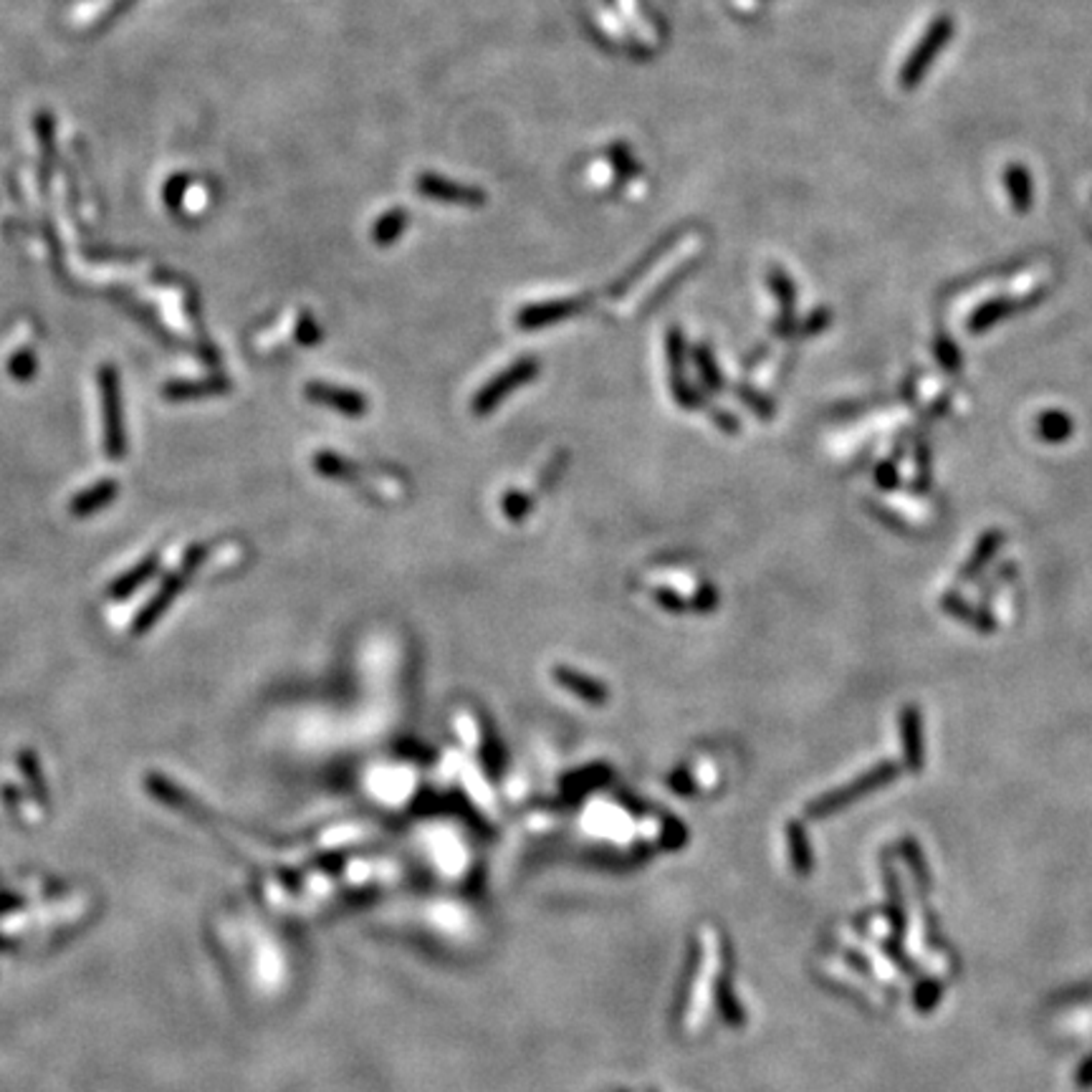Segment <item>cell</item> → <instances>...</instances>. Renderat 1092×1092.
Here are the masks:
<instances>
[{
    "label": "cell",
    "mask_w": 1092,
    "mask_h": 1092,
    "mask_svg": "<svg viewBox=\"0 0 1092 1092\" xmlns=\"http://www.w3.org/2000/svg\"><path fill=\"white\" fill-rule=\"evenodd\" d=\"M893 776H895L893 764H883L881 769H875V772L865 774L860 781H857V784H852V787H845L843 792H837V794H832V797L822 799V802H819V807H822L824 811H830V807L845 805L847 799H855V797H860V794L870 792L873 787H881V784H885V781L893 779Z\"/></svg>",
    "instance_id": "cell-10"
},
{
    "label": "cell",
    "mask_w": 1092,
    "mask_h": 1092,
    "mask_svg": "<svg viewBox=\"0 0 1092 1092\" xmlns=\"http://www.w3.org/2000/svg\"><path fill=\"white\" fill-rule=\"evenodd\" d=\"M155 569H157V556H147L144 562H139L137 567L130 569L127 575H122L119 580H114L109 594H112V597H127V594H132L134 589L142 587L144 582L155 575Z\"/></svg>",
    "instance_id": "cell-14"
},
{
    "label": "cell",
    "mask_w": 1092,
    "mask_h": 1092,
    "mask_svg": "<svg viewBox=\"0 0 1092 1092\" xmlns=\"http://www.w3.org/2000/svg\"><path fill=\"white\" fill-rule=\"evenodd\" d=\"M526 511H529V499H524V496L511 494L504 499V513L506 516H511L513 521H518Z\"/></svg>",
    "instance_id": "cell-24"
},
{
    "label": "cell",
    "mask_w": 1092,
    "mask_h": 1092,
    "mask_svg": "<svg viewBox=\"0 0 1092 1092\" xmlns=\"http://www.w3.org/2000/svg\"><path fill=\"white\" fill-rule=\"evenodd\" d=\"M537 372H539V362L534 359V357H524V359L513 362L511 367L504 369L501 375H496L494 380L488 382L486 388L481 390V393L475 395L473 412L475 415H488V412H494L496 407L501 405V399L508 397V395L516 393L521 385L534 380Z\"/></svg>",
    "instance_id": "cell-2"
},
{
    "label": "cell",
    "mask_w": 1092,
    "mask_h": 1092,
    "mask_svg": "<svg viewBox=\"0 0 1092 1092\" xmlns=\"http://www.w3.org/2000/svg\"><path fill=\"white\" fill-rule=\"evenodd\" d=\"M1017 312V301L1014 299H992L987 301V304H981L979 309H976L974 314H971V319H968V331H974V334H979V331L989 329V326H994L998 321V319L1009 317V314Z\"/></svg>",
    "instance_id": "cell-13"
},
{
    "label": "cell",
    "mask_w": 1092,
    "mask_h": 1092,
    "mask_svg": "<svg viewBox=\"0 0 1092 1092\" xmlns=\"http://www.w3.org/2000/svg\"><path fill=\"white\" fill-rule=\"evenodd\" d=\"M306 397L317 402V405L331 407V410L342 412V415H350V418H359V415L367 412V397H362L355 390L331 388V385H324V382L306 385Z\"/></svg>",
    "instance_id": "cell-5"
},
{
    "label": "cell",
    "mask_w": 1092,
    "mask_h": 1092,
    "mask_svg": "<svg viewBox=\"0 0 1092 1092\" xmlns=\"http://www.w3.org/2000/svg\"><path fill=\"white\" fill-rule=\"evenodd\" d=\"M698 367H700V375H703V380L708 382V388L711 390H718L721 388V377H718V369L716 364H713V357L711 352L705 355V350H698Z\"/></svg>",
    "instance_id": "cell-23"
},
{
    "label": "cell",
    "mask_w": 1092,
    "mask_h": 1092,
    "mask_svg": "<svg viewBox=\"0 0 1092 1092\" xmlns=\"http://www.w3.org/2000/svg\"><path fill=\"white\" fill-rule=\"evenodd\" d=\"M900 726H903V746L908 764L918 772L923 764V741H921V716H918L916 705H905Z\"/></svg>",
    "instance_id": "cell-12"
},
{
    "label": "cell",
    "mask_w": 1092,
    "mask_h": 1092,
    "mask_svg": "<svg viewBox=\"0 0 1092 1092\" xmlns=\"http://www.w3.org/2000/svg\"><path fill=\"white\" fill-rule=\"evenodd\" d=\"M936 352H938V359H941L943 367L951 369V372H956V369H959V362H961V359H959V352H956V347H954V342H951V339L938 337Z\"/></svg>",
    "instance_id": "cell-22"
},
{
    "label": "cell",
    "mask_w": 1092,
    "mask_h": 1092,
    "mask_svg": "<svg viewBox=\"0 0 1092 1092\" xmlns=\"http://www.w3.org/2000/svg\"><path fill=\"white\" fill-rule=\"evenodd\" d=\"M418 190L428 198L453 203V206H481L483 203V193H478V190L463 188V185H456V182L443 180L437 175H420Z\"/></svg>",
    "instance_id": "cell-6"
},
{
    "label": "cell",
    "mask_w": 1092,
    "mask_h": 1092,
    "mask_svg": "<svg viewBox=\"0 0 1092 1092\" xmlns=\"http://www.w3.org/2000/svg\"><path fill=\"white\" fill-rule=\"evenodd\" d=\"M943 605H946V610H949V612H954L956 618H961V620H966V622L976 624L979 630H984V632L994 630V627H989V620H987V618H981V615H976V612L968 610V607L963 605L961 599L946 597V599H943Z\"/></svg>",
    "instance_id": "cell-20"
},
{
    "label": "cell",
    "mask_w": 1092,
    "mask_h": 1092,
    "mask_svg": "<svg viewBox=\"0 0 1092 1092\" xmlns=\"http://www.w3.org/2000/svg\"><path fill=\"white\" fill-rule=\"evenodd\" d=\"M228 388L225 382L210 380V382H172L165 388V397L169 399H185V397H200V395H215L223 393Z\"/></svg>",
    "instance_id": "cell-15"
},
{
    "label": "cell",
    "mask_w": 1092,
    "mask_h": 1092,
    "mask_svg": "<svg viewBox=\"0 0 1092 1092\" xmlns=\"http://www.w3.org/2000/svg\"><path fill=\"white\" fill-rule=\"evenodd\" d=\"M878 481L883 483V488H890L895 483V471L890 463H885L881 471H878Z\"/></svg>",
    "instance_id": "cell-27"
},
{
    "label": "cell",
    "mask_w": 1092,
    "mask_h": 1092,
    "mask_svg": "<svg viewBox=\"0 0 1092 1092\" xmlns=\"http://www.w3.org/2000/svg\"><path fill=\"white\" fill-rule=\"evenodd\" d=\"M954 31H956V23L951 16H938V19L928 25V31H925L923 38L918 41V46L911 51V56L905 58L903 69H900V87H903L905 92H911V89H916L918 84L923 82L925 71L933 66L938 54L946 49V44L951 41Z\"/></svg>",
    "instance_id": "cell-1"
},
{
    "label": "cell",
    "mask_w": 1092,
    "mask_h": 1092,
    "mask_svg": "<svg viewBox=\"0 0 1092 1092\" xmlns=\"http://www.w3.org/2000/svg\"><path fill=\"white\" fill-rule=\"evenodd\" d=\"M314 463H317L319 473L334 475V478H342V475H350V469H347V463H344L342 458L331 456V453H319V456L314 458Z\"/></svg>",
    "instance_id": "cell-21"
},
{
    "label": "cell",
    "mask_w": 1092,
    "mask_h": 1092,
    "mask_svg": "<svg viewBox=\"0 0 1092 1092\" xmlns=\"http://www.w3.org/2000/svg\"><path fill=\"white\" fill-rule=\"evenodd\" d=\"M1004 188L1009 193L1011 207L1017 212H1030L1032 200H1035V188H1032V175L1027 172V168L1022 165H1009L1004 169Z\"/></svg>",
    "instance_id": "cell-9"
},
{
    "label": "cell",
    "mask_w": 1092,
    "mask_h": 1092,
    "mask_svg": "<svg viewBox=\"0 0 1092 1092\" xmlns=\"http://www.w3.org/2000/svg\"><path fill=\"white\" fill-rule=\"evenodd\" d=\"M114 496H117V483L112 478H106V481L94 483V486L82 491V494H76L74 501H71V513L74 516H89V513L104 508Z\"/></svg>",
    "instance_id": "cell-11"
},
{
    "label": "cell",
    "mask_w": 1092,
    "mask_h": 1092,
    "mask_svg": "<svg viewBox=\"0 0 1092 1092\" xmlns=\"http://www.w3.org/2000/svg\"><path fill=\"white\" fill-rule=\"evenodd\" d=\"M554 681L559 683L564 691L575 694L577 698L587 700V703H592V705H602L607 698H610V691H607L602 683L594 681V678H589V675L580 673V670L567 668V665H556Z\"/></svg>",
    "instance_id": "cell-7"
},
{
    "label": "cell",
    "mask_w": 1092,
    "mask_h": 1092,
    "mask_svg": "<svg viewBox=\"0 0 1092 1092\" xmlns=\"http://www.w3.org/2000/svg\"><path fill=\"white\" fill-rule=\"evenodd\" d=\"M203 559H206V549H203V546H193V549L188 551V556H185V564L177 569L175 575H169L168 580H165L163 589H160V592H157L155 597L147 602V607L139 612V618L134 620V635H142V632H147L152 624L157 622V620L163 618V612L168 610L169 602H172V599L180 594V589L185 587L188 577L193 575L195 567H198Z\"/></svg>",
    "instance_id": "cell-3"
},
{
    "label": "cell",
    "mask_w": 1092,
    "mask_h": 1092,
    "mask_svg": "<svg viewBox=\"0 0 1092 1092\" xmlns=\"http://www.w3.org/2000/svg\"><path fill=\"white\" fill-rule=\"evenodd\" d=\"M772 288L776 291V296H779L781 301V329L787 326V319L792 321V312H794V288H792V282H789L787 276L781 274V271H772Z\"/></svg>",
    "instance_id": "cell-17"
},
{
    "label": "cell",
    "mask_w": 1092,
    "mask_h": 1092,
    "mask_svg": "<svg viewBox=\"0 0 1092 1092\" xmlns=\"http://www.w3.org/2000/svg\"><path fill=\"white\" fill-rule=\"evenodd\" d=\"M580 309H582L580 299L551 301V304L529 306V309H524V312L518 314L516 321L521 329H539V326L554 324V321H559V319L564 317H572V314H577Z\"/></svg>",
    "instance_id": "cell-8"
},
{
    "label": "cell",
    "mask_w": 1092,
    "mask_h": 1092,
    "mask_svg": "<svg viewBox=\"0 0 1092 1092\" xmlns=\"http://www.w3.org/2000/svg\"><path fill=\"white\" fill-rule=\"evenodd\" d=\"M101 397H104V420H106V456L122 458L125 456V425H122V405H119V385L117 372L112 367H104L99 372Z\"/></svg>",
    "instance_id": "cell-4"
},
{
    "label": "cell",
    "mask_w": 1092,
    "mask_h": 1092,
    "mask_svg": "<svg viewBox=\"0 0 1092 1092\" xmlns=\"http://www.w3.org/2000/svg\"><path fill=\"white\" fill-rule=\"evenodd\" d=\"M658 602H660V605H665V610H686L681 599L675 597L673 592H660V594H658Z\"/></svg>",
    "instance_id": "cell-26"
},
{
    "label": "cell",
    "mask_w": 1092,
    "mask_h": 1092,
    "mask_svg": "<svg viewBox=\"0 0 1092 1092\" xmlns=\"http://www.w3.org/2000/svg\"><path fill=\"white\" fill-rule=\"evenodd\" d=\"M998 544H1001V534H998V531H992V534H987V537L981 539L979 546H976V551H974V556L968 559L966 569H963L961 580H968V577H974L976 572H979V569L984 567V562H987V559H992L994 551L998 549Z\"/></svg>",
    "instance_id": "cell-16"
},
{
    "label": "cell",
    "mask_w": 1092,
    "mask_h": 1092,
    "mask_svg": "<svg viewBox=\"0 0 1092 1092\" xmlns=\"http://www.w3.org/2000/svg\"><path fill=\"white\" fill-rule=\"evenodd\" d=\"M405 220H407V215L402 210L388 212V215H385V218H380V223H377L375 238L380 241V244H393L395 238L402 233V228H405Z\"/></svg>",
    "instance_id": "cell-19"
},
{
    "label": "cell",
    "mask_w": 1092,
    "mask_h": 1092,
    "mask_svg": "<svg viewBox=\"0 0 1092 1092\" xmlns=\"http://www.w3.org/2000/svg\"><path fill=\"white\" fill-rule=\"evenodd\" d=\"M1073 433V425H1070V420L1065 418V415H1060V412H1047V415H1042V420H1039V435L1044 437V440H1065V437Z\"/></svg>",
    "instance_id": "cell-18"
},
{
    "label": "cell",
    "mask_w": 1092,
    "mask_h": 1092,
    "mask_svg": "<svg viewBox=\"0 0 1092 1092\" xmlns=\"http://www.w3.org/2000/svg\"><path fill=\"white\" fill-rule=\"evenodd\" d=\"M33 369H36V364H33V357L31 355H20L13 359L11 364V372L13 377H20V380H25V377L33 375Z\"/></svg>",
    "instance_id": "cell-25"
}]
</instances>
